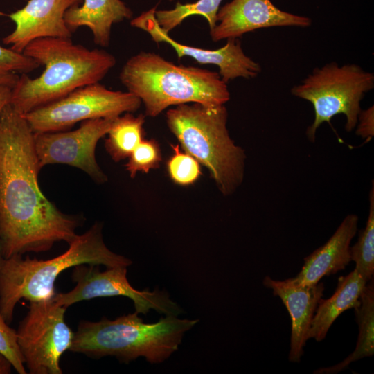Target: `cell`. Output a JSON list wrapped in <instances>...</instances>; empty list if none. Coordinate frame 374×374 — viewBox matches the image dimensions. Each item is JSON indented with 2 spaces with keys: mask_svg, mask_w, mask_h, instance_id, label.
<instances>
[{
  "mask_svg": "<svg viewBox=\"0 0 374 374\" xmlns=\"http://www.w3.org/2000/svg\"><path fill=\"white\" fill-rule=\"evenodd\" d=\"M356 134L364 139H371L374 135V107L361 110L357 123Z\"/></svg>",
  "mask_w": 374,
  "mask_h": 374,
  "instance_id": "4316f807",
  "label": "cell"
},
{
  "mask_svg": "<svg viewBox=\"0 0 374 374\" xmlns=\"http://www.w3.org/2000/svg\"><path fill=\"white\" fill-rule=\"evenodd\" d=\"M170 1H172V0H170Z\"/></svg>",
  "mask_w": 374,
  "mask_h": 374,
  "instance_id": "1f68e13d",
  "label": "cell"
},
{
  "mask_svg": "<svg viewBox=\"0 0 374 374\" xmlns=\"http://www.w3.org/2000/svg\"><path fill=\"white\" fill-rule=\"evenodd\" d=\"M310 17L294 15L277 8L270 0H232L219 8L216 25L210 30L215 42L238 39L244 34L264 28L310 26Z\"/></svg>",
  "mask_w": 374,
  "mask_h": 374,
  "instance_id": "4fadbf2b",
  "label": "cell"
},
{
  "mask_svg": "<svg viewBox=\"0 0 374 374\" xmlns=\"http://www.w3.org/2000/svg\"><path fill=\"white\" fill-rule=\"evenodd\" d=\"M127 159L125 168L131 178L135 177L138 172L148 173L160 166L162 160L160 145L155 139H143Z\"/></svg>",
  "mask_w": 374,
  "mask_h": 374,
  "instance_id": "d4e9b609",
  "label": "cell"
},
{
  "mask_svg": "<svg viewBox=\"0 0 374 374\" xmlns=\"http://www.w3.org/2000/svg\"><path fill=\"white\" fill-rule=\"evenodd\" d=\"M115 118L84 121L73 131L34 133L41 169L46 165L65 164L80 169L98 184L105 182L107 177L96 161V148L108 133Z\"/></svg>",
  "mask_w": 374,
  "mask_h": 374,
  "instance_id": "8fae6325",
  "label": "cell"
},
{
  "mask_svg": "<svg viewBox=\"0 0 374 374\" xmlns=\"http://www.w3.org/2000/svg\"><path fill=\"white\" fill-rule=\"evenodd\" d=\"M222 0H198L182 4L177 2L174 8L155 11V17L167 33L180 25L190 16L200 15L208 21L210 30L216 25V16Z\"/></svg>",
  "mask_w": 374,
  "mask_h": 374,
  "instance_id": "44dd1931",
  "label": "cell"
},
{
  "mask_svg": "<svg viewBox=\"0 0 374 374\" xmlns=\"http://www.w3.org/2000/svg\"><path fill=\"white\" fill-rule=\"evenodd\" d=\"M35 60L0 45V85L12 87L18 80L17 73H28L39 66Z\"/></svg>",
  "mask_w": 374,
  "mask_h": 374,
  "instance_id": "cb8c5ba5",
  "label": "cell"
},
{
  "mask_svg": "<svg viewBox=\"0 0 374 374\" xmlns=\"http://www.w3.org/2000/svg\"><path fill=\"white\" fill-rule=\"evenodd\" d=\"M81 3L66 10L65 22L72 33L80 27L89 28L94 43L101 47L109 46L112 25L133 15L121 0H82Z\"/></svg>",
  "mask_w": 374,
  "mask_h": 374,
  "instance_id": "e0dca14e",
  "label": "cell"
},
{
  "mask_svg": "<svg viewBox=\"0 0 374 374\" xmlns=\"http://www.w3.org/2000/svg\"><path fill=\"white\" fill-rule=\"evenodd\" d=\"M12 87L0 85V115L3 108L10 103Z\"/></svg>",
  "mask_w": 374,
  "mask_h": 374,
  "instance_id": "83f0119b",
  "label": "cell"
},
{
  "mask_svg": "<svg viewBox=\"0 0 374 374\" xmlns=\"http://www.w3.org/2000/svg\"><path fill=\"white\" fill-rule=\"evenodd\" d=\"M99 265L82 264L74 267L72 278L76 285L66 293H55L53 301L67 308L72 304L98 297L126 296L132 300L135 312L146 314L151 309L165 315L178 316L181 308L164 291L134 288L127 278L126 267H108L101 271Z\"/></svg>",
  "mask_w": 374,
  "mask_h": 374,
  "instance_id": "30bf717a",
  "label": "cell"
},
{
  "mask_svg": "<svg viewBox=\"0 0 374 374\" xmlns=\"http://www.w3.org/2000/svg\"><path fill=\"white\" fill-rule=\"evenodd\" d=\"M173 154L167 161L168 175L175 184L186 186L194 184L202 175L200 163L190 154L171 144Z\"/></svg>",
  "mask_w": 374,
  "mask_h": 374,
  "instance_id": "603a6c76",
  "label": "cell"
},
{
  "mask_svg": "<svg viewBox=\"0 0 374 374\" xmlns=\"http://www.w3.org/2000/svg\"><path fill=\"white\" fill-rule=\"evenodd\" d=\"M351 260L355 269L366 281L374 274V185L369 192V212L365 227L359 231L357 242L350 247Z\"/></svg>",
  "mask_w": 374,
  "mask_h": 374,
  "instance_id": "7402d4cb",
  "label": "cell"
},
{
  "mask_svg": "<svg viewBox=\"0 0 374 374\" xmlns=\"http://www.w3.org/2000/svg\"><path fill=\"white\" fill-rule=\"evenodd\" d=\"M5 259L4 255H3V246L1 241L0 240V267Z\"/></svg>",
  "mask_w": 374,
  "mask_h": 374,
  "instance_id": "f546056e",
  "label": "cell"
},
{
  "mask_svg": "<svg viewBox=\"0 0 374 374\" xmlns=\"http://www.w3.org/2000/svg\"><path fill=\"white\" fill-rule=\"evenodd\" d=\"M103 226L96 222L71 242L63 253L48 260L21 254L5 258L0 267V315L10 323L17 303L49 300L55 294V282L65 269L82 264L108 267H126L132 262L112 251L105 244Z\"/></svg>",
  "mask_w": 374,
  "mask_h": 374,
  "instance_id": "3957f363",
  "label": "cell"
},
{
  "mask_svg": "<svg viewBox=\"0 0 374 374\" xmlns=\"http://www.w3.org/2000/svg\"><path fill=\"white\" fill-rule=\"evenodd\" d=\"M0 352L11 362L12 367L19 374H26L24 362L20 352L17 331L8 326L0 315Z\"/></svg>",
  "mask_w": 374,
  "mask_h": 374,
  "instance_id": "484cf974",
  "label": "cell"
},
{
  "mask_svg": "<svg viewBox=\"0 0 374 374\" xmlns=\"http://www.w3.org/2000/svg\"><path fill=\"white\" fill-rule=\"evenodd\" d=\"M82 0H28L13 12L5 15L15 25V29L3 39L10 48L22 53L33 41L44 37L71 38L64 15Z\"/></svg>",
  "mask_w": 374,
  "mask_h": 374,
  "instance_id": "5bb4252c",
  "label": "cell"
},
{
  "mask_svg": "<svg viewBox=\"0 0 374 374\" xmlns=\"http://www.w3.org/2000/svg\"><path fill=\"white\" fill-rule=\"evenodd\" d=\"M141 105V100L130 91L110 90L98 82L80 87L24 116L34 133L60 132L78 122L132 113Z\"/></svg>",
  "mask_w": 374,
  "mask_h": 374,
  "instance_id": "ba28073f",
  "label": "cell"
},
{
  "mask_svg": "<svg viewBox=\"0 0 374 374\" xmlns=\"http://www.w3.org/2000/svg\"><path fill=\"white\" fill-rule=\"evenodd\" d=\"M156 7L142 12L131 20L132 26L148 33L156 43L169 44L177 53L178 59L190 57L200 64H213L219 68L222 79L228 82L238 78L251 79L261 71L259 63L248 57L242 48L238 39H229L222 47L208 50L181 44L166 33L155 17Z\"/></svg>",
  "mask_w": 374,
  "mask_h": 374,
  "instance_id": "7c38bea8",
  "label": "cell"
},
{
  "mask_svg": "<svg viewBox=\"0 0 374 374\" xmlns=\"http://www.w3.org/2000/svg\"><path fill=\"white\" fill-rule=\"evenodd\" d=\"M17 331V343L31 374H61V356L72 346L74 332L65 321L66 308L53 299L30 302Z\"/></svg>",
  "mask_w": 374,
  "mask_h": 374,
  "instance_id": "9c48e42d",
  "label": "cell"
},
{
  "mask_svg": "<svg viewBox=\"0 0 374 374\" xmlns=\"http://www.w3.org/2000/svg\"><path fill=\"white\" fill-rule=\"evenodd\" d=\"M366 283L355 269L340 276L334 294L327 299H320L306 335L307 340L322 341L335 320L345 310L359 304Z\"/></svg>",
  "mask_w": 374,
  "mask_h": 374,
  "instance_id": "ac0fdd59",
  "label": "cell"
},
{
  "mask_svg": "<svg viewBox=\"0 0 374 374\" xmlns=\"http://www.w3.org/2000/svg\"><path fill=\"white\" fill-rule=\"evenodd\" d=\"M263 285L272 290L274 296L280 297L286 306L292 319L290 350L288 359L299 362L303 355V347L311 321L324 290L323 283L314 285H296L287 279L274 280L267 276Z\"/></svg>",
  "mask_w": 374,
  "mask_h": 374,
  "instance_id": "9a60e30c",
  "label": "cell"
},
{
  "mask_svg": "<svg viewBox=\"0 0 374 374\" xmlns=\"http://www.w3.org/2000/svg\"><path fill=\"white\" fill-rule=\"evenodd\" d=\"M197 322L166 315L156 323H146L136 312L114 320L82 321L70 350L93 358L114 356L125 363L143 357L151 364H159L178 349L184 334Z\"/></svg>",
  "mask_w": 374,
  "mask_h": 374,
  "instance_id": "5b68a950",
  "label": "cell"
},
{
  "mask_svg": "<svg viewBox=\"0 0 374 374\" xmlns=\"http://www.w3.org/2000/svg\"><path fill=\"white\" fill-rule=\"evenodd\" d=\"M374 87V75L355 64L339 66L336 62L316 67L299 84L292 87L293 96L311 103L314 121L307 130L309 141L314 143L318 127L337 114L346 116L345 129L356 127L360 102Z\"/></svg>",
  "mask_w": 374,
  "mask_h": 374,
  "instance_id": "52a82bcc",
  "label": "cell"
},
{
  "mask_svg": "<svg viewBox=\"0 0 374 374\" xmlns=\"http://www.w3.org/2000/svg\"><path fill=\"white\" fill-rule=\"evenodd\" d=\"M359 325V335L355 350L339 364L317 369L316 374H335L346 368L348 365L362 358L374 354V283L365 285L359 296V303L354 308Z\"/></svg>",
  "mask_w": 374,
  "mask_h": 374,
  "instance_id": "d6986e66",
  "label": "cell"
},
{
  "mask_svg": "<svg viewBox=\"0 0 374 374\" xmlns=\"http://www.w3.org/2000/svg\"><path fill=\"white\" fill-rule=\"evenodd\" d=\"M22 53L44 66L36 78L21 74L12 88L10 104L23 115L99 82L116 64L109 52L74 44L71 38H39Z\"/></svg>",
  "mask_w": 374,
  "mask_h": 374,
  "instance_id": "7a4b0ae2",
  "label": "cell"
},
{
  "mask_svg": "<svg viewBox=\"0 0 374 374\" xmlns=\"http://www.w3.org/2000/svg\"><path fill=\"white\" fill-rule=\"evenodd\" d=\"M144 115L135 116L131 112L115 118L105 143V149L114 161L128 158L144 139Z\"/></svg>",
  "mask_w": 374,
  "mask_h": 374,
  "instance_id": "ffe728a7",
  "label": "cell"
},
{
  "mask_svg": "<svg viewBox=\"0 0 374 374\" xmlns=\"http://www.w3.org/2000/svg\"><path fill=\"white\" fill-rule=\"evenodd\" d=\"M166 116L182 150L208 169L223 195L233 194L243 181L246 154L229 135L225 105L181 104Z\"/></svg>",
  "mask_w": 374,
  "mask_h": 374,
  "instance_id": "8992f818",
  "label": "cell"
},
{
  "mask_svg": "<svg viewBox=\"0 0 374 374\" xmlns=\"http://www.w3.org/2000/svg\"><path fill=\"white\" fill-rule=\"evenodd\" d=\"M357 223V215H347L329 240L304 258L301 271L287 280L296 285H314L323 276L345 269L351 261L350 243Z\"/></svg>",
  "mask_w": 374,
  "mask_h": 374,
  "instance_id": "2e32d148",
  "label": "cell"
},
{
  "mask_svg": "<svg viewBox=\"0 0 374 374\" xmlns=\"http://www.w3.org/2000/svg\"><path fill=\"white\" fill-rule=\"evenodd\" d=\"M34 132L8 104L0 115V240L5 258L50 250L77 236L81 216L63 213L41 191Z\"/></svg>",
  "mask_w": 374,
  "mask_h": 374,
  "instance_id": "6da1fadb",
  "label": "cell"
},
{
  "mask_svg": "<svg viewBox=\"0 0 374 374\" xmlns=\"http://www.w3.org/2000/svg\"><path fill=\"white\" fill-rule=\"evenodd\" d=\"M12 365L10 360L0 352V374L11 373Z\"/></svg>",
  "mask_w": 374,
  "mask_h": 374,
  "instance_id": "f1b7e54d",
  "label": "cell"
},
{
  "mask_svg": "<svg viewBox=\"0 0 374 374\" xmlns=\"http://www.w3.org/2000/svg\"><path fill=\"white\" fill-rule=\"evenodd\" d=\"M119 79L141 100L145 115L150 117L170 106L193 103L221 105L230 99L227 84L219 73L177 65L152 52L141 51L129 58Z\"/></svg>",
  "mask_w": 374,
  "mask_h": 374,
  "instance_id": "277c9868",
  "label": "cell"
},
{
  "mask_svg": "<svg viewBox=\"0 0 374 374\" xmlns=\"http://www.w3.org/2000/svg\"><path fill=\"white\" fill-rule=\"evenodd\" d=\"M0 15H5V14H3V12H1L0 11Z\"/></svg>",
  "mask_w": 374,
  "mask_h": 374,
  "instance_id": "4dcf8cb0",
  "label": "cell"
}]
</instances>
